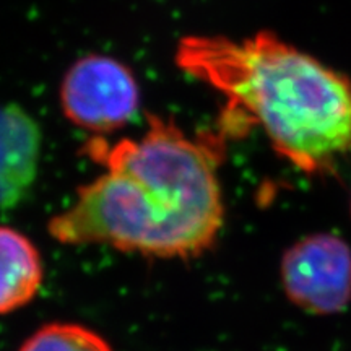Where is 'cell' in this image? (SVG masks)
Listing matches in <instances>:
<instances>
[{"label":"cell","mask_w":351,"mask_h":351,"mask_svg":"<svg viewBox=\"0 0 351 351\" xmlns=\"http://www.w3.org/2000/svg\"><path fill=\"white\" fill-rule=\"evenodd\" d=\"M230 134L189 135L173 119L150 114L140 138L91 137L85 155L104 171L77 189L69 208L47 223L64 245L104 244L156 258H197L225 225L219 166Z\"/></svg>","instance_id":"6da1fadb"},{"label":"cell","mask_w":351,"mask_h":351,"mask_svg":"<svg viewBox=\"0 0 351 351\" xmlns=\"http://www.w3.org/2000/svg\"><path fill=\"white\" fill-rule=\"evenodd\" d=\"M179 70L226 99L232 137L258 125L274 150L307 174L351 150V83L270 32L232 39L191 34L174 51Z\"/></svg>","instance_id":"7a4b0ae2"},{"label":"cell","mask_w":351,"mask_h":351,"mask_svg":"<svg viewBox=\"0 0 351 351\" xmlns=\"http://www.w3.org/2000/svg\"><path fill=\"white\" fill-rule=\"evenodd\" d=\"M59 99L65 119L95 137H106L137 116L140 86L132 69L119 59L86 54L65 72Z\"/></svg>","instance_id":"3957f363"},{"label":"cell","mask_w":351,"mask_h":351,"mask_svg":"<svg viewBox=\"0 0 351 351\" xmlns=\"http://www.w3.org/2000/svg\"><path fill=\"white\" fill-rule=\"evenodd\" d=\"M289 301L313 314H333L351 302V249L333 234L298 241L282 258Z\"/></svg>","instance_id":"277c9868"},{"label":"cell","mask_w":351,"mask_h":351,"mask_svg":"<svg viewBox=\"0 0 351 351\" xmlns=\"http://www.w3.org/2000/svg\"><path fill=\"white\" fill-rule=\"evenodd\" d=\"M41 130L16 104L0 106V208L26 197L36 181Z\"/></svg>","instance_id":"5b68a950"},{"label":"cell","mask_w":351,"mask_h":351,"mask_svg":"<svg viewBox=\"0 0 351 351\" xmlns=\"http://www.w3.org/2000/svg\"><path fill=\"white\" fill-rule=\"evenodd\" d=\"M43 258L28 236L0 226V315L29 304L41 289Z\"/></svg>","instance_id":"8992f818"},{"label":"cell","mask_w":351,"mask_h":351,"mask_svg":"<svg viewBox=\"0 0 351 351\" xmlns=\"http://www.w3.org/2000/svg\"><path fill=\"white\" fill-rule=\"evenodd\" d=\"M19 351H114L99 333L78 324L52 322L38 328Z\"/></svg>","instance_id":"52a82bcc"}]
</instances>
